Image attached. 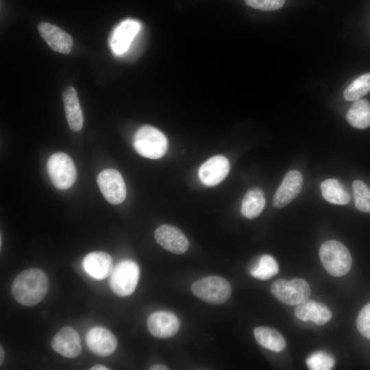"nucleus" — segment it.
Here are the masks:
<instances>
[{
	"label": "nucleus",
	"mask_w": 370,
	"mask_h": 370,
	"mask_svg": "<svg viewBox=\"0 0 370 370\" xmlns=\"http://www.w3.org/2000/svg\"><path fill=\"white\" fill-rule=\"evenodd\" d=\"M49 288V280L45 273L38 268L26 269L14 280L12 293L20 304L33 306L45 297Z\"/></svg>",
	"instance_id": "nucleus-1"
},
{
	"label": "nucleus",
	"mask_w": 370,
	"mask_h": 370,
	"mask_svg": "<svg viewBox=\"0 0 370 370\" xmlns=\"http://www.w3.org/2000/svg\"><path fill=\"white\" fill-rule=\"evenodd\" d=\"M133 146L136 152L143 157L159 159L167 151L168 140L160 130L146 125L140 127L134 134Z\"/></svg>",
	"instance_id": "nucleus-2"
},
{
	"label": "nucleus",
	"mask_w": 370,
	"mask_h": 370,
	"mask_svg": "<svg viewBox=\"0 0 370 370\" xmlns=\"http://www.w3.org/2000/svg\"><path fill=\"white\" fill-rule=\"evenodd\" d=\"M319 257L325 269L333 276H343L351 269V254L347 248L337 241L323 243L319 249Z\"/></svg>",
	"instance_id": "nucleus-3"
},
{
	"label": "nucleus",
	"mask_w": 370,
	"mask_h": 370,
	"mask_svg": "<svg viewBox=\"0 0 370 370\" xmlns=\"http://www.w3.org/2000/svg\"><path fill=\"white\" fill-rule=\"evenodd\" d=\"M195 296L202 301L214 305L225 303L230 297L232 287L225 278L212 275L199 279L191 286Z\"/></svg>",
	"instance_id": "nucleus-4"
},
{
	"label": "nucleus",
	"mask_w": 370,
	"mask_h": 370,
	"mask_svg": "<svg viewBox=\"0 0 370 370\" xmlns=\"http://www.w3.org/2000/svg\"><path fill=\"white\" fill-rule=\"evenodd\" d=\"M139 277L140 269L136 262L123 260L114 267L110 274V288L119 296H129L134 292Z\"/></svg>",
	"instance_id": "nucleus-5"
},
{
	"label": "nucleus",
	"mask_w": 370,
	"mask_h": 370,
	"mask_svg": "<svg viewBox=\"0 0 370 370\" xmlns=\"http://www.w3.org/2000/svg\"><path fill=\"white\" fill-rule=\"evenodd\" d=\"M47 171L54 186L60 190L71 187L76 180V168L71 158L66 153L52 154L47 162Z\"/></svg>",
	"instance_id": "nucleus-6"
},
{
	"label": "nucleus",
	"mask_w": 370,
	"mask_h": 370,
	"mask_svg": "<svg viewBox=\"0 0 370 370\" xmlns=\"http://www.w3.org/2000/svg\"><path fill=\"white\" fill-rule=\"evenodd\" d=\"M271 291L279 301L292 306L306 301L310 295L309 284L301 278L276 280L271 286Z\"/></svg>",
	"instance_id": "nucleus-7"
},
{
	"label": "nucleus",
	"mask_w": 370,
	"mask_h": 370,
	"mask_svg": "<svg viewBox=\"0 0 370 370\" xmlns=\"http://www.w3.org/2000/svg\"><path fill=\"white\" fill-rule=\"evenodd\" d=\"M141 29V23L127 18L117 25L110 34L108 43L112 51L116 56L125 54L130 48Z\"/></svg>",
	"instance_id": "nucleus-8"
},
{
	"label": "nucleus",
	"mask_w": 370,
	"mask_h": 370,
	"mask_svg": "<svg viewBox=\"0 0 370 370\" xmlns=\"http://www.w3.org/2000/svg\"><path fill=\"white\" fill-rule=\"evenodd\" d=\"M98 186L105 199L110 204L118 205L126 197V186L121 174L116 169H108L97 176Z\"/></svg>",
	"instance_id": "nucleus-9"
},
{
	"label": "nucleus",
	"mask_w": 370,
	"mask_h": 370,
	"mask_svg": "<svg viewBox=\"0 0 370 370\" xmlns=\"http://www.w3.org/2000/svg\"><path fill=\"white\" fill-rule=\"evenodd\" d=\"M156 241L164 249L175 254L185 253L189 242L182 232L175 226L164 224L154 232Z\"/></svg>",
	"instance_id": "nucleus-10"
},
{
	"label": "nucleus",
	"mask_w": 370,
	"mask_h": 370,
	"mask_svg": "<svg viewBox=\"0 0 370 370\" xmlns=\"http://www.w3.org/2000/svg\"><path fill=\"white\" fill-rule=\"evenodd\" d=\"M147 325L150 334L158 338H169L176 334L180 328V320L173 313L156 311L149 315Z\"/></svg>",
	"instance_id": "nucleus-11"
},
{
	"label": "nucleus",
	"mask_w": 370,
	"mask_h": 370,
	"mask_svg": "<svg viewBox=\"0 0 370 370\" xmlns=\"http://www.w3.org/2000/svg\"><path fill=\"white\" fill-rule=\"evenodd\" d=\"M86 343L90 352L95 355L108 356L115 351L117 347V339L108 329L95 326L87 332Z\"/></svg>",
	"instance_id": "nucleus-12"
},
{
	"label": "nucleus",
	"mask_w": 370,
	"mask_h": 370,
	"mask_svg": "<svg viewBox=\"0 0 370 370\" xmlns=\"http://www.w3.org/2000/svg\"><path fill=\"white\" fill-rule=\"evenodd\" d=\"M51 346L54 352L69 358L78 356L82 349L78 333L70 326L62 328L56 334Z\"/></svg>",
	"instance_id": "nucleus-13"
},
{
	"label": "nucleus",
	"mask_w": 370,
	"mask_h": 370,
	"mask_svg": "<svg viewBox=\"0 0 370 370\" xmlns=\"http://www.w3.org/2000/svg\"><path fill=\"white\" fill-rule=\"evenodd\" d=\"M229 160L223 156L210 158L199 168L198 175L201 182L207 186H214L222 182L230 171Z\"/></svg>",
	"instance_id": "nucleus-14"
},
{
	"label": "nucleus",
	"mask_w": 370,
	"mask_h": 370,
	"mask_svg": "<svg viewBox=\"0 0 370 370\" xmlns=\"http://www.w3.org/2000/svg\"><path fill=\"white\" fill-rule=\"evenodd\" d=\"M302 185L301 173L296 170L288 171L273 195V206L279 209L286 206L299 194Z\"/></svg>",
	"instance_id": "nucleus-15"
},
{
	"label": "nucleus",
	"mask_w": 370,
	"mask_h": 370,
	"mask_svg": "<svg viewBox=\"0 0 370 370\" xmlns=\"http://www.w3.org/2000/svg\"><path fill=\"white\" fill-rule=\"evenodd\" d=\"M38 30L52 49L65 54L71 52L73 41L71 36L64 30L49 23H39Z\"/></svg>",
	"instance_id": "nucleus-16"
},
{
	"label": "nucleus",
	"mask_w": 370,
	"mask_h": 370,
	"mask_svg": "<svg viewBox=\"0 0 370 370\" xmlns=\"http://www.w3.org/2000/svg\"><path fill=\"white\" fill-rule=\"evenodd\" d=\"M84 271L97 280H103L109 276L113 270V260L111 256L104 251H92L83 259Z\"/></svg>",
	"instance_id": "nucleus-17"
},
{
	"label": "nucleus",
	"mask_w": 370,
	"mask_h": 370,
	"mask_svg": "<svg viewBox=\"0 0 370 370\" xmlns=\"http://www.w3.org/2000/svg\"><path fill=\"white\" fill-rule=\"evenodd\" d=\"M295 315L301 321H312L317 325L325 324L332 317L326 305L308 299L297 305Z\"/></svg>",
	"instance_id": "nucleus-18"
},
{
	"label": "nucleus",
	"mask_w": 370,
	"mask_h": 370,
	"mask_svg": "<svg viewBox=\"0 0 370 370\" xmlns=\"http://www.w3.org/2000/svg\"><path fill=\"white\" fill-rule=\"evenodd\" d=\"M65 114L70 129L73 132L82 130L84 116L76 90L67 86L62 92Z\"/></svg>",
	"instance_id": "nucleus-19"
},
{
	"label": "nucleus",
	"mask_w": 370,
	"mask_h": 370,
	"mask_svg": "<svg viewBox=\"0 0 370 370\" xmlns=\"http://www.w3.org/2000/svg\"><path fill=\"white\" fill-rule=\"evenodd\" d=\"M265 206V197L263 190L257 186L249 188L245 193L241 204L242 215L252 219L258 217Z\"/></svg>",
	"instance_id": "nucleus-20"
},
{
	"label": "nucleus",
	"mask_w": 370,
	"mask_h": 370,
	"mask_svg": "<svg viewBox=\"0 0 370 370\" xmlns=\"http://www.w3.org/2000/svg\"><path fill=\"white\" fill-rule=\"evenodd\" d=\"M254 334L256 341L269 350L281 352L286 347L284 336L274 328L267 326L257 327Z\"/></svg>",
	"instance_id": "nucleus-21"
},
{
	"label": "nucleus",
	"mask_w": 370,
	"mask_h": 370,
	"mask_svg": "<svg viewBox=\"0 0 370 370\" xmlns=\"http://www.w3.org/2000/svg\"><path fill=\"white\" fill-rule=\"evenodd\" d=\"M347 121L354 127L365 129L370 125V103L358 99L351 106L346 114Z\"/></svg>",
	"instance_id": "nucleus-22"
},
{
	"label": "nucleus",
	"mask_w": 370,
	"mask_h": 370,
	"mask_svg": "<svg viewBox=\"0 0 370 370\" xmlns=\"http://www.w3.org/2000/svg\"><path fill=\"white\" fill-rule=\"evenodd\" d=\"M323 197L328 202L345 205L349 203L350 196L343 186L336 179H327L321 184Z\"/></svg>",
	"instance_id": "nucleus-23"
},
{
	"label": "nucleus",
	"mask_w": 370,
	"mask_h": 370,
	"mask_svg": "<svg viewBox=\"0 0 370 370\" xmlns=\"http://www.w3.org/2000/svg\"><path fill=\"white\" fill-rule=\"evenodd\" d=\"M253 277L267 280L275 275L279 272V267L275 258L268 254L262 256L258 263L250 270Z\"/></svg>",
	"instance_id": "nucleus-24"
},
{
	"label": "nucleus",
	"mask_w": 370,
	"mask_h": 370,
	"mask_svg": "<svg viewBox=\"0 0 370 370\" xmlns=\"http://www.w3.org/2000/svg\"><path fill=\"white\" fill-rule=\"evenodd\" d=\"M370 92V73H365L354 79L344 91L347 101H357Z\"/></svg>",
	"instance_id": "nucleus-25"
},
{
	"label": "nucleus",
	"mask_w": 370,
	"mask_h": 370,
	"mask_svg": "<svg viewBox=\"0 0 370 370\" xmlns=\"http://www.w3.org/2000/svg\"><path fill=\"white\" fill-rule=\"evenodd\" d=\"M356 208L361 212L370 213V188L363 182L355 180L352 184Z\"/></svg>",
	"instance_id": "nucleus-26"
},
{
	"label": "nucleus",
	"mask_w": 370,
	"mask_h": 370,
	"mask_svg": "<svg viewBox=\"0 0 370 370\" xmlns=\"http://www.w3.org/2000/svg\"><path fill=\"white\" fill-rule=\"evenodd\" d=\"M306 365L312 370H329L334 365V358L324 352H317L306 359Z\"/></svg>",
	"instance_id": "nucleus-27"
},
{
	"label": "nucleus",
	"mask_w": 370,
	"mask_h": 370,
	"mask_svg": "<svg viewBox=\"0 0 370 370\" xmlns=\"http://www.w3.org/2000/svg\"><path fill=\"white\" fill-rule=\"evenodd\" d=\"M356 326L361 335L370 340V303L365 305L359 312Z\"/></svg>",
	"instance_id": "nucleus-28"
},
{
	"label": "nucleus",
	"mask_w": 370,
	"mask_h": 370,
	"mask_svg": "<svg viewBox=\"0 0 370 370\" xmlns=\"http://www.w3.org/2000/svg\"><path fill=\"white\" fill-rule=\"evenodd\" d=\"M245 1L247 5L263 11L278 10L285 3V0H245Z\"/></svg>",
	"instance_id": "nucleus-29"
},
{
	"label": "nucleus",
	"mask_w": 370,
	"mask_h": 370,
	"mask_svg": "<svg viewBox=\"0 0 370 370\" xmlns=\"http://www.w3.org/2000/svg\"><path fill=\"white\" fill-rule=\"evenodd\" d=\"M151 370H167L169 368L163 365L157 364L150 367Z\"/></svg>",
	"instance_id": "nucleus-30"
},
{
	"label": "nucleus",
	"mask_w": 370,
	"mask_h": 370,
	"mask_svg": "<svg viewBox=\"0 0 370 370\" xmlns=\"http://www.w3.org/2000/svg\"><path fill=\"white\" fill-rule=\"evenodd\" d=\"M90 369H91V370H108V369H110V368H108L106 366L102 365H94L93 367H92Z\"/></svg>",
	"instance_id": "nucleus-31"
},
{
	"label": "nucleus",
	"mask_w": 370,
	"mask_h": 370,
	"mask_svg": "<svg viewBox=\"0 0 370 370\" xmlns=\"http://www.w3.org/2000/svg\"><path fill=\"white\" fill-rule=\"evenodd\" d=\"M4 357V352L2 346H0V365L2 364Z\"/></svg>",
	"instance_id": "nucleus-32"
}]
</instances>
